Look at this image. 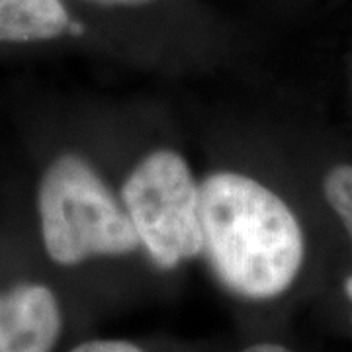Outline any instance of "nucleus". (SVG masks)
I'll use <instances>...</instances> for the list:
<instances>
[{
    "label": "nucleus",
    "instance_id": "obj_1",
    "mask_svg": "<svg viewBox=\"0 0 352 352\" xmlns=\"http://www.w3.org/2000/svg\"><path fill=\"white\" fill-rule=\"evenodd\" d=\"M204 249L215 276L251 300L276 298L303 263L298 217L278 194L251 176L221 170L200 184Z\"/></svg>",
    "mask_w": 352,
    "mask_h": 352
},
{
    "label": "nucleus",
    "instance_id": "obj_2",
    "mask_svg": "<svg viewBox=\"0 0 352 352\" xmlns=\"http://www.w3.org/2000/svg\"><path fill=\"white\" fill-rule=\"evenodd\" d=\"M38 210L45 251L57 264L129 254L141 245L112 190L78 155H61L47 166Z\"/></svg>",
    "mask_w": 352,
    "mask_h": 352
},
{
    "label": "nucleus",
    "instance_id": "obj_3",
    "mask_svg": "<svg viewBox=\"0 0 352 352\" xmlns=\"http://www.w3.org/2000/svg\"><path fill=\"white\" fill-rule=\"evenodd\" d=\"M122 201L157 266L175 268L201 252L200 184L182 155L149 153L127 176Z\"/></svg>",
    "mask_w": 352,
    "mask_h": 352
},
{
    "label": "nucleus",
    "instance_id": "obj_4",
    "mask_svg": "<svg viewBox=\"0 0 352 352\" xmlns=\"http://www.w3.org/2000/svg\"><path fill=\"white\" fill-rule=\"evenodd\" d=\"M61 333V309L53 292L22 284L0 294V352H51Z\"/></svg>",
    "mask_w": 352,
    "mask_h": 352
},
{
    "label": "nucleus",
    "instance_id": "obj_5",
    "mask_svg": "<svg viewBox=\"0 0 352 352\" xmlns=\"http://www.w3.org/2000/svg\"><path fill=\"white\" fill-rule=\"evenodd\" d=\"M69 25L61 0H0V43L47 41Z\"/></svg>",
    "mask_w": 352,
    "mask_h": 352
},
{
    "label": "nucleus",
    "instance_id": "obj_6",
    "mask_svg": "<svg viewBox=\"0 0 352 352\" xmlns=\"http://www.w3.org/2000/svg\"><path fill=\"white\" fill-rule=\"evenodd\" d=\"M323 192L352 239V164L333 166L323 180Z\"/></svg>",
    "mask_w": 352,
    "mask_h": 352
},
{
    "label": "nucleus",
    "instance_id": "obj_7",
    "mask_svg": "<svg viewBox=\"0 0 352 352\" xmlns=\"http://www.w3.org/2000/svg\"><path fill=\"white\" fill-rule=\"evenodd\" d=\"M71 352H143L127 340H88Z\"/></svg>",
    "mask_w": 352,
    "mask_h": 352
},
{
    "label": "nucleus",
    "instance_id": "obj_8",
    "mask_svg": "<svg viewBox=\"0 0 352 352\" xmlns=\"http://www.w3.org/2000/svg\"><path fill=\"white\" fill-rule=\"evenodd\" d=\"M90 4H98V6H112V8H129V6H143L149 4L153 0H85Z\"/></svg>",
    "mask_w": 352,
    "mask_h": 352
},
{
    "label": "nucleus",
    "instance_id": "obj_9",
    "mask_svg": "<svg viewBox=\"0 0 352 352\" xmlns=\"http://www.w3.org/2000/svg\"><path fill=\"white\" fill-rule=\"evenodd\" d=\"M243 352H292L286 346L280 344H270V342H263V344H252L249 349H245Z\"/></svg>",
    "mask_w": 352,
    "mask_h": 352
},
{
    "label": "nucleus",
    "instance_id": "obj_10",
    "mask_svg": "<svg viewBox=\"0 0 352 352\" xmlns=\"http://www.w3.org/2000/svg\"><path fill=\"white\" fill-rule=\"evenodd\" d=\"M344 292H346V296L352 300V276L344 282Z\"/></svg>",
    "mask_w": 352,
    "mask_h": 352
}]
</instances>
